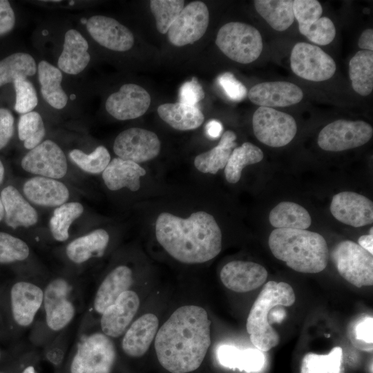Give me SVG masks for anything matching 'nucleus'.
<instances>
[{
  "mask_svg": "<svg viewBox=\"0 0 373 373\" xmlns=\"http://www.w3.org/2000/svg\"><path fill=\"white\" fill-rule=\"evenodd\" d=\"M207 311L184 305L173 312L157 330L155 349L161 365L171 373H188L202 364L211 345Z\"/></svg>",
  "mask_w": 373,
  "mask_h": 373,
  "instance_id": "nucleus-1",
  "label": "nucleus"
},
{
  "mask_svg": "<svg viewBox=\"0 0 373 373\" xmlns=\"http://www.w3.org/2000/svg\"><path fill=\"white\" fill-rule=\"evenodd\" d=\"M155 237L174 259L186 264L211 260L222 249V232L215 218L198 211L183 218L168 212L158 215Z\"/></svg>",
  "mask_w": 373,
  "mask_h": 373,
  "instance_id": "nucleus-2",
  "label": "nucleus"
},
{
  "mask_svg": "<svg viewBox=\"0 0 373 373\" xmlns=\"http://www.w3.org/2000/svg\"><path fill=\"white\" fill-rule=\"evenodd\" d=\"M273 255L294 271L315 274L324 270L329 249L321 234L305 229H276L269 237Z\"/></svg>",
  "mask_w": 373,
  "mask_h": 373,
  "instance_id": "nucleus-3",
  "label": "nucleus"
},
{
  "mask_svg": "<svg viewBox=\"0 0 373 373\" xmlns=\"http://www.w3.org/2000/svg\"><path fill=\"white\" fill-rule=\"evenodd\" d=\"M296 300L294 289L287 283L267 282L254 303L247 319V331L252 344L262 352H267L279 343V336L267 321V313L273 307H289Z\"/></svg>",
  "mask_w": 373,
  "mask_h": 373,
  "instance_id": "nucleus-4",
  "label": "nucleus"
},
{
  "mask_svg": "<svg viewBox=\"0 0 373 373\" xmlns=\"http://www.w3.org/2000/svg\"><path fill=\"white\" fill-rule=\"evenodd\" d=\"M116 356L111 338L102 332L83 330L75 345L69 373H111Z\"/></svg>",
  "mask_w": 373,
  "mask_h": 373,
  "instance_id": "nucleus-5",
  "label": "nucleus"
},
{
  "mask_svg": "<svg viewBox=\"0 0 373 373\" xmlns=\"http://www.w3.org/2000/svg\"><path fill=\"white\" fill-rule=\"evenodd\" d=\"M216 44L227 57L244 64L256 60L263 48L259 30L241 22L223 25L218 32Z\"/></svg>",
  "mask_w": 373,
  "mask_h": 373,
  "instance_id": "nucleus-6",
  "label": "nucleus"
},
{
  "mask_svg": "<svg viewBox=\"0 0 373 373\" xmlns=\"http://www.w3.org/2000/svg\"><path fill=\"white\" fill-rule=\"evenodd\" d=\"M338 274L357 287L373 285V256L358 244L343 240L331 252Z\"/></svg>",
  "mask_w": 373,
  "mask_h": 373,
  "instance_id": "nucleus-7",
  "label": "nucleus"
},
{
  "mask_svg": "<svg viewBox=\"0 0 373 373\" xmlns=\"http://www.w3.org/2000/svg\"><path fill=\"white\" fill-rule=\"evenodd\" d=\"M73 286L63 277L50 280L44 288L43 309L46 327L58 332L66 328L76 314Z\"/></svg>",
  "mask_w": 373,
  "mask_h": 373,
  "instance_id": "nucleus-8",
  "label": "nucleus"
},
{
  "mask_svg": "<svg viewBox=\"0 0 373 373\" xmlns=\"http://www.w3.org/2000/svg\"><path fill=\"white\" fill-rule=\"evenodd\" d=\"M252 126L256 137L271 147L288 144L297 132V124L291 115L263 106H260L254 112Z\"/></svg>",
  "mask_w": 373,
  "mask_h": 373,
  "instance_id": "nucleus-9",
  "label": "nucleus"
},
{
  "mask_svg": "<svg viewBox=\"0 0 373 373\" xmlns=\"http://www.w3.org/2000/svg\"><path fill=\"white\" fill-rule=\"evenodd\" d=\"M372 135V126L365 121L340 119L323 127L317 142L324 151L338 152L366 144Z\"/></svg>",
  "mask_w": 373,
  "mask_h": 373,
  "instance_id": "nucleus-10",
  "label": "nucleus"
},
{
  "mask_svg": "<svg viewBox=\"0 0 373 373\" xmlns=\"http://www.w3.org/2000/svg\"><path fill=\"white\" fill-rule=\"evenodd\" d=\"M290 66L295 75L312 82L327 80L336 69L331 56L320 47L306 42H298L293 47Z\"/></svg>",
  "mask_w": 373,
  "mask_h": 373,
  "instance_id": "nucleus-11",
  "label": "nucleus"
},
{
  "mask_svg": "<svg viewBox=\"0 0 373 373\" xmlns=\"http://www.w3.org/2000/svg\"><path fill=\"white\" fill-rule=\"evenodd\" d=\"M160 147V141L154 132L137 127L122 131L113 143V151L117 157L137 164L155 158Z\"/></svg>",
  "mask_w": 373,
  "mask_h": 373,
  "instance_id": "nucleus-12",
  "label": "nucleus"
},
{
  "mask_svg": "<svg viewBox=\"0 0 373 373\" xmlns=\"http://www.w3.org/2000/svg\"><path fill=\"white\" fill-rule=\"evenodd\" d=\"M209 13L206 4L200 1L187 4L170 26L167 35L171 44L175 46L191 44L206 32Z\"/></svg>",
  "mask_w": 373,
  "mask_h": 373,
  "instance_id": "nucleus-13",
  "label": "nucleus"
},
{
  "mask_svg": "<svg viewBox=\"0 0 373 373\" xmlns=\"http://www.w3.org/2000/svg\"><path fill=\"white\" fill-rule=\"evenodd\" d=\"M22 169L32 174L53 179L64 178L68 170L66 157L55 142L46 140L22 158Z\"/></svg>",
  "mask_w": 373,
  "mask_h": 373,
  "instance_id": "nucleus-14",
  "label": "nucleus"
},
{
  "mask_svg": "<svg viewBox=\"0 0 373 373\" xmlns=\"http://www.w3.org/2000/svg\"><path fill=\"white\" fill-rule=\"evenodd\" d=\"M150 104L151 97L148 91L139 85L126 84L108 97L105 108L114 118L128 120L143 115Z\"/></svg>",
  "mask_w": 373,
  "mask_h": 373,
  "instance_id": "nucleus-15",
  "label": "nucleus"
},
{
  "mask_svg": "<svg viewBox=\"0 0 373 373\" xmlns=\"http://www.w3.org/2000/svg\"><path fill=\"white\" fill-rule=\"evenodd\" d=\"M329 209L337 220L354 227L373 222L372 202L356 192L342 191L334 195Z\"/></svg>",
  "mask_w": 373,
  "mask_h": 373,
  "instance_id": "nucleus-16",
  "label": "nucleus"
},
{
  "mask_svg": "<svg viewBox=\"0 0 373 373\" xmlns=\"http://www.w3.org/2000/svg\"><path fill=\"white\" fill-rule=\"evenodd\" d=\"M86 26L91 37L109 50L124 52L134 44L132 32L113 18L94 15L88 19Z\"/></svg>",
  "mask_w": 373,
  "mask_h": 373,
  "instance_id": "nucleus-17",
  "label": "nucleus"
},
{
  "mask_svg": "<svg viewBox=\"0 0 373 373\" xmlns=\"http://www.w3.org/2000/svg\"><path fill=\"white\" fill-rule=\"evenodd\" d=\"M140 303L135 291L123 292L100 316L101 332L111 338L122 336L131 324Z\"/></svg>",
  "mask_w": 373,
  "mask_h": 373,
  "instance_id": "nucleus-18",
  "label": "nucleus"
},
{
  "mask_svg": "<svg viewBox=\"0 0 373 373\" xmlns=\"http://www.w3.org/2000/svg\"><path fill=\"white\" fill-rule=\"evenodd\" d=\"M44 289L27 280L15 283L10 289L12 318L21 327L30 326L43 305Z\"/></svg>",
  "mask_w": 373,
  "mask_h": 373,
  "instance_id": "nucleus-19",
  "label": "nucleus"
},
{
  "mask_svg": "<svg viewBox=\"0 0 373 373\" xmlns=\"http://www.w3.org/2000/svg\"><path fill=\"white\" fill-rule=\"evenodd\" d=\"M248 97L259 106L286 107L299 103L303 92L298 86L289 82H265L252 86Z\"/></svg>",
  "mask_w": 373,
  "mask_h": 373,
  "instance_id": "nucleus-20",
  "label": "nucleus"
},
{
  "mask_svg": "<svg viewBox=\"0 0 373 373\" xmlns=\"http://www.w3.org/2000/svg\"><path fill=\"white\" fill-rule=\"evenodd\" d=\"M220 277L227 288L236 292H247L265 282L267 271L263 266L254 262L233 260L224 265Z\"/></svg>",
  "mask_w": 373,
  "mask_h": 373,
  "instance_id": "nucleus-21",
  "label": "nucleus"
},
{
  "mask_svg": "<svg viewBox=\"0 0 373 373\" xmlns=\"http://www.w3.org/2000/svg\"><path fill=\"white\" fill-rule=\"evenodd\" d=\"M133 282V271L129 267L124 265L115 267L99 285L90 312L100 316L120 294L130 289Z\"/></svg>",
  "mask_w": 373,
  "mask_h": 373,
  "instance_id": "nucleus-22",
  "label": "nucleus"
},
{
  "mask_svg": "<svg viewBox=\"0 0 373 373\" xmlns=\"http://www.w3.org/2000/svg\"><path fill=\"white\" fill-rule=\"evenodd\" d=\"M159 321L153 314H145L134 321L124 333L121 347L133 358L142 356L149 350L157 332Z\"/></svg>",
  "mask_w": 373,
  "mask_h": 373,
  "instance_id": "nucleus-23",
  "label": "nucleus"
},
{
  "mask_svg": "<svg viewBox=\"0 0 373 373\" xmlns=\"http://www.w3.org/2000/svg\"><path fill=\"white\" fill-rule=\"evenodd\" d=\"M23 191L30 202L42 207H59L66 203L70 195L68 189L63 182L38 175L24 183Z\"/></svg>",
  "mask_w": 373,
  "mask_h": 373,
  "instance_id": "nucleus-24",
  "label": "nucleus"
},
{
  "mask_svg": "<svg viewBox=\"0 0 373 373\" xmlns=\"http://www.w3.org/2000/svg\"><path fill=\"white\" fill-rule=\"evenodd\" d=\"M88 44L75 29L67 30L64 35L63 50L57 60L58 68L68 75H77L88 66L90 55Z\"/></svg>",
  "mask_w": 373,
  "mask_h": 373,
  "instance_id": "nucleus-25",
  "label": "nucleus"
},
{
  "mask_svg": "<svg viewBox=\"0 0 373 373\" xmlns=\"http://www.w3.org/2000/svg\"><path fill=\"white\" fill-rule=\"evenodd\" d=\"M6 224L12 229L30 227L37 223L38 214L32 205L13 186L5 187L1 193Z\"/></svg>",
  "mask_w": 373,
  "mask_h": 373,
  "instance_id": "nucleus-26",
  "label": "nucleus"
},
{
  "mask_svg": "<svg viewBox=\"0 0 373 373\" xmlns=\"http://www.w3.org/2000/svg\"><path fill=\"white\" fill-rule=\"evenodd\" d=\"M145 175V169L139 164L115 157L102 172V178L111 191L127 188L131 191H137L140 188V178Z\"/></svg>",
  "mask_w": 373,
  "mask_h": 373,
  "instance_id": "nucleus-27",
  "label": "nucleus"
},
{
  "mask_svg": "<svg viewBox=\"0 0 373 373\" xmlns=\"http://www.w3.org/2000/svg\"><path fill=\"white\" fill-rule=\"evenodd\" d=\"M109 240L106 230L95 229L70 242L66 247V255L72 262L83 264L93 257L101 256Z\"/></svg>",
  "mask_w": 373,
  "mask_h": 373,
  "instance_id": "nucleus-28",
  "label": "nucleus"
},
{
  "mask_svg": "<svg viewBox=\"0 0 373 373\" xmlns=\"http://www.w3.org/2000/svg\"><path fill=\"white\" fill-rule=\"evenodd\" d=\"M217 358L221 365L247 373L260 372L265 363L264 354L257 348L240 350L229 345L218 347Z\"/></svg>",
  "mask_w": 373,
  "mask_h": 373,
  "instance_id": "nucleus-29",
  "label": "nucleus"
},
{
  "mask_svg": "<svg viewBox=\"0 0 373 373\" xmlns=\"http://www.w3.org/2000/svg\"><path fill=\"white\" fill-rule=\"evenodd\" d=\"M37 73L44 99L54 108H64L68 97L61 87V71L48 61L41 60L37 66Z\"/></svg>",
  "mask_w": 373,
  "mask_h": 373,
  "instance_id": "nucleus-30",
  "label": "nucleus"
},
{
  "mask_svg": "<svg viewBox=\"0 0 373 373\" xmlns=\"http://www.w3.org/2000/svg\"><path fill=\"white\" fill-rule=\"evenodd\" d=\"M236 133L226 131L221 136L218 145L208 151L198 155L193 161L195 169L203 173L216 174L224 169L229 158L236 147Z\"/></svg>",
  "mask_w": 373,
  "mask_h": 373,
  "instance_id": "nucleus-31",
  "label": "nucleus"
},
{
  "mask_svg": "<svg viewBox=\"0 0 373 373\" xmlns=\"http://www.w3.org/2000/svg\"><path fill=\"white\" fill-rule=\"evenodd\" d=\"M160 118L174 129L189 131L198 128L204 122V115L197 107L180 102L165 103L157 108Z\"/></svg>",
  "mask_w": 373,
  "mask_h": 373,
  "instance_id": "nucleus-32",
  "label": "nucleus"
},
{
  "mask_svg": "<svg viewBox=\"0 0 373 373\" xmlns=\"http://www.w3.org/2000/svg\"><path fill=\"white\" fill-rule=\"evenodd\" d=\"M269 220L276 229H307L312 223L309 212L292 202L278 204L270 211Z\"/></svg>",
  "mask_w": 373,
  "mask_h": 373,
  "instance_id": "nucleus-33",
  "label": "nucleus"
},
{
  "mask_svg": "<svg viewBox=\"0 0 373 373\" xmlns=\"http://www.w3.org/2000/svg\"><path fill=\"white\" fill-rule=\"evenodd\" d=\"M349 77L354 90L361 96L373 90V52L358 51L349 62Z\"/></svg>",
  "mask_w": 373,
  "mask_h": 373,
  "instance_id": "nucleus-34",
  "label": "nucleus"
},
{
  "mask_svg": "<svg viewBox=\"0 0 373 373\" xmlns=\"http://www.w3.org/2000/svg\"><path fill=\"white\" fill-rule=\"evenodd\" d=\"M254 5L258 13L275 30H286L295 19L291 0H255Z\"/></svg>",
  "mask_w": 373,
  "mask_h": 373,
  "instance_id": "nucleus-35",
  "label": "nucleus"
},
{
  "mask_svg": "<svg viewBox=\"0 0 373 373\" xmlns=\"http://www.w3.org/2000/svg\"><path fill=\"white\" fill-rule=\"evenodd\" d=\"M263 157L262 151L251 142H246L240 146L236 147L224 167L227 181L231 184L237 183L246 166L260 162Z\"/></svg>",
  "mask_w": 373,
  "mask_h": 373,
  "instance_id": "nucleus-36",
  "label": "nucleus"
},
{
  "mask_svg": "<svg viewBox=\"0 0 373 373\" xmlns=\"http://www.w3.org/2000/svg\"><path fill=\"white\" fill-rule=\"evenodd\" d=\"M37 70L35 59L26 52H15L0 60V87L19 77L33 76Z\"/></svg>",
  "mask_w": 373,
  "mask_h": 373,
  "instance_id": "nucleus-37",
  "label": "nucleus"
},
{
  "mask_svg": "<svg viewBox=\"0 0 373 373\" xmlns=\"http://www.w3.org/2000/svg\"><path fill=\"white\" fill-rule=\"evenodd\" d=\"M300 373H344L342 348L334 347L327 354H305L301 363Z\"/></svg>",
  "mask_w": 373,
  "mask_h": 373,
  "instance_id": "nucleus-38",
  "label": "nucleus"
},
{
  "mask_svg": "<svg viewBox=\"0 0 373 373\" xmlns=\"http://www.w3.org/2000/svg\"><path fill=\"white\" fill-rule=\"evenodd\" d=\"M83 212V205L77 202H66L57 207L49 221V228L53 238L59 242L67 240L70 225Z\"/></svg>",
  "mask_w": 373,
  "mask_h": 373,
  "instance_id": "nucleus-39",
  "label": "nucleus"
},
{
  "mask_svg": "<svg viewBox=\"0 0 373 373\" xmlns=\"http://www.w3.org/2000/svg\"><path fill=\"white\" fill-rule=\"evenodd\" d=\"M18 137L26 149L31 150L43 142L46 129L41 115L31 111L21 115L18 122Z\"/></svg>",
  "mask_w": 373,
  "mask_h": 373,
  "instance_id": "nucleus-40",
  "label": "nucleus"
},
{
  "mask_svg": "<svg viewBox=\"0 0 373 373\" xmlns=\"http://www.w3.org/2000/svg\"><path fill=\"white\" fill-rule=\"evenodd\" d=\"M70 160L82 171L98 174L104 171L111 161V155L104 146H99L89 154L75 149L69 152Z\"/></svg>",
  "mask_w": 373,
  "mask_h": 373,
  "instance_id": "nucleus-41",
  "label": "nucleus"
},
{
  "mask_svg": "<svg viewBox=\"0 0 373 373\" xmlns=\"http://www.w3.org/2000/svg\"><path fill=\"white\" fill-rule=\"evenodd\" d=\"M182 0H151L150 9L156 21V28L162 34L167 33L170 26L176 19L182 9Z\"/></svg>",
  "mask_w": 373,
  "mask_h": 373,
  "instance_id": "nucleus-42",
  "label": "nucleus"
},
{
  "mask_svg": "<svg viewBox=\"0 0 373 373\" xmlns=\"http://www.w3.org/2000/svg\"><path fill=\"white\" fill-rule=\"evenodd\" d=\"M29 255L30 248L24 240L10 233L0 232V263L23 261Z\"/></svg>",
  "mask_w": 373,
  "mask_h": 373,
  "instance_id": "nucleus-43",
  "label": "nucleus"
},
{
  "mask_svg": "<svg viewBox=\"0 0 373 373\" xmlns=\"http://www.w3.org/2000/svg\"><path fill=\"white\" fill-rule=\"evenodd\" d=\"M348 336L354 347L365 352L373 350V318L361 316L352 322L348 328Z\"/></svg>",
  "mask_w": 373,
  "mask_h": 373,
  "instance_id": "nucleus-44",
  "label": "nucleus"
},
{
  "mask_svg": "<svg viewBox=\"0 0 373 373\" xmlns=\"http://www.w3.org/2000/svg\"><path fill=\"white\" fill-rule=\"evenodd\" d=\"M299 32L312 42L325 46L336 37V28L332 21L326 17H320L312 24L298 26Z\"/></svg>",
  "mask_w": 373,
  "mask_h": 373,
  "instance_id": "nucleus-45",
  "label": "nucleus"
},
{
  "mask_svg": "<svg viewBox=\"0 0 373 373\" xmlns=\"http://www.w3.org/2000/svg\"><path fill=\"white\" fill-rule=\"evenodd\" d=\"M15 90V111L21 115L28 113L37 106L38 98L32 83L27 77H19L13 82Z\"/></svg>",
  "mask_w": 373,
  "mask_h": 373,
  "instance_id": "nucleus-46",
  "label": "nucleus"
},
{
  "mask_svg": "<svg viewBox=\"0 0 373 373\" xmlns=\"http://www.w3.org/2000/svg\"><path fill=\"white\" fill-rule=\"evenodd\" d=\"M293 12L298 26H307L321 17L323 8L321 3L316 0H294Z\"/></svg>",
  "mask_w": 373,
  "mask_h": 373,
  "instance_id": "nucleus-47",
  "label": "nucleus"
},
{
  "mask_svg": "<svg viewBox=\"0 0 373 373\" xmlns=\"http://www.w3.org/2000/svg\"><path fill=\"white\" fill-rule=\"evenodd\" d=\"M180 102L196 106V104L204 97V93L197 78L184 82L180 88Z\"/></svg>",
  "mask_w": 373,
  "mask_h": 373,
  "instance_id": "nucleus-48",
  "label": "nucleus"
},
{
  "mask_svg": "<svg viewBox=\"0 0 373 373\" xmlns=\"http://www.w3.org/2000/svg\"><path fill=\"white\" fill-rule=\"evenodd\" d=\"M218 83L227 95L233 100L240 101L247 95V88L231 73H224L219 76Z\"/></svg>",
  "mask_w": 373,
  "mask_h": 373,
  "instance_id": "nucleus-49",
  "label": "nucleus"
},
{
  "mask_svg": "<svg viewBox=\"0 0 373 373\" xmlns=\"http://www.w3.org/2000/svg\"><path fill=\"white\" fill-rule=\"evenodd\" d=\"M15 118L10 110L0 108V150L6 147L13 136Z\"/></svg>",
  "mask_w": 373,
  "mask_h": 373,
  "instance_id": "nucleus-50",
  "label": "nucleus"
},
{
  "mask_svg": "<svg viewBox=\"0 0 373 373\" xmlns=\"http://www.w3.org/2000/svg\"><path fill=\"white\" fill-rule=\"evenodd\" d=\"M15 21V14L10 2L0 0V37L11 32Z\"/></svg>",
  "mask_w": 373,
  "mask_h": 373,
  "instance_id": "nucleus-51",
  "label": "nucleus"
},
{
  "mask_svg": "<svg viewBox=\"0 0 373 373\" xmlns=\"http://www.w3.org/2000/svg\"><path fill=\"white\" fill-rule=\"evenodd\" d=\"M358 46L365 50H373V30L367 28L363 31L358 41Z\"/></svg>",
  "mask_w": 373,
  "mask_h": 373,
  "instance_id": "nucleus-52",
  "label": "nucleus"
},
{
  "mask_svg": "<svg viewBox=\"0 0 373 373\" xmlns=\"http://www.w3.org/2000/svg\"><path fill=\"white\" fill-rule=\"evenodd\" d=\"M286 316V310L281 305H278L268 312L267 321L270 325L276 323H280Z\"/></svg>",
  "mask_w": 373,
  "mask_h": 373,
  "instance_id": "nucleus-53",
  "label": "nucleus"
},
{
  "mask_svg": "<svg viewBox=\"0 0 373 373\" xmlns=\"http://www.w3.org/2000/svg\"><path fill=\"white\" fill-rule=\"evenodd\" d=\"M222 125L221 122L216 119H211L207 123L205 131L207 136L211 139H216L221 135L222 132Z\"/></svg>",
  "mask_w": 373,
  "mask_h": 373,
  "instance_id": "nucleus-54",
  "label": "nucleus"
},
{
  "mask_svg": "<svg viewBox=\"0 0 373 373\" xmlns=\"http://www.w3.org/2000/svg\"><path fill=\"white\" fill-rule=\"evenodd\" d=\"M358 244L371 254H373V235H363L358 240Z\"/></svg>",
  "mask_w": 373,
  "mask_h": 373,
  "instance_id": "nucleus-55",
  "label": "nucleus"
},
{
  "mask_svg": "<svg viewBox=\"0 0 373 373\" xmlns=\"http://www.w3.org/2000/svg\"><path fill=\"white\" fill-rule=\"evenodd\" d=\"M21 373H37L35 367L32 365L26 366Z\"/></svg>",
  "mask_w": 373,
  "mask_h": 373,
  "instance_id": "nucleus-56",
  "label": "nucleus"
},
{
  "mask_svg": "<svg viewBox=\"0 0 373 373\" xmlns=\"http://www.w3.org/2000/svg\"><path fill=\"white\" fill-rule=\"evenodd\" d=\"M5 169L2 162L0 160V184L2 183L4 178Z\"/></svg>",
  "mask_w": 373,
  "mask_h": 373,
  "instance_id": "nucleus-57",
  "label": "nucleus"
},
{
  "mask_svg": "<svg viewBox=\"0 0 373 373\" xmlns=\"http://www.w3.org/2000/svg\"><path fill=\"white\" fill-rule=\"evenodd\" d=\"M4 218V209L2 204V201L0 197V221H1Z\"/></svg>",
  "mask_w": 373,
  "mask_h": 373,
  "instance_id": "nucleus-58",
  "label": "nucleus"
},
{
  "mask_svg": "<svg viewBox=\"0 0 373 373\" xmlns=\"http://www.w3.org/2000/svg\"><path fill=\"white\" fill-rule=\"evenodd\" d=\"M369 234L373 235V228L372 227L370 228V231H369Z\"/></svg>",
  "mask_w": 373,
  "mask_h": 373,
  "instance_id": "nucleus-59",
  "label": "nucleus"
},
{
  "mask_svg": "<svg viewBox=\"0 0 373 373\" xmlns=\"http://www.w3.org/2000/svg\"><path fill=\"white\" fill-rule=\"evenodd\" d=\"M1 350H0V359H1Z\"/></svg>",
  "mask_w": 373,
  "mask_h": 373,
  "instance_id": "nucleus-60",
  "label": "nucleus"
},
{
  "mask_svg": "<svg viewBox=\"0 0 373 373\" xmlns=\"http://www.w3.org/2000/svg\"><path fill=\"white\" fill-rule=\"evenodd\" d=\"M0 373H5V372H0Z\"/></svg>",
  "mask_w": 373,
  "mask_h": 373,
  "instance_id": "nucleus-61",
  "label": "nucleus"
}]
</instances>
